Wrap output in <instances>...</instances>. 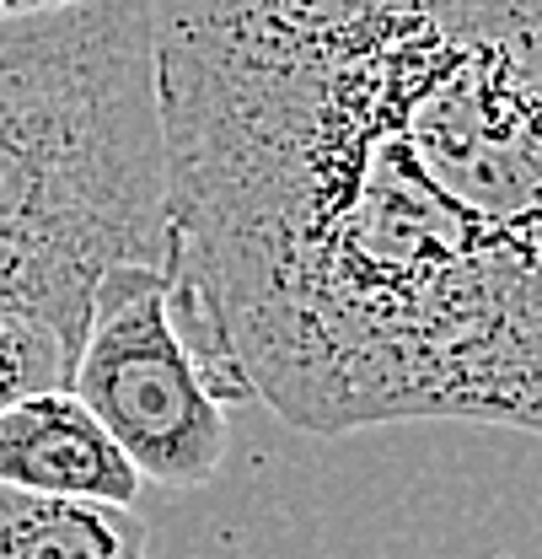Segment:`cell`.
Here are the masks:
<instances>
[{
  "mask_svg": "<svg viewBox=\"0 0 542 559\" xmlns=\"http://www.w3.org/2000/svg\"><path fill=\"white\" fill-rule=\"evenodd\" d=\"M172 318L306 436L542 430V0H150Z\"/></svg>",
  "mask_w": 542,
  "mask_h": 559,
  "instance_id": "6da1fadb",
  "label": "cell"
},
{
  "mask_svg": "<svg viewBox=\"0 0 542 559\" xmlns=\"http://www.w3.org/2000/svg\"><path fill=\"white\" fill-rule=\"evenodd\" d=\"M150 0L0 16V307L81 349L113 264H167Z\"/></svg>",
  "mask_w": 542,
  "mask_h": 559,
  "instance_id": "7a4b0ae2",
  "label": "cell"
},
{
  "mask_svg": "<svg viewBox=\"0 0 542 559\" xmlns=\"http://www.w3.org/2000/svg\"><path fill=\"white\" fill-rule=\"evenodd\" d=\"M70 393L119 441L145 485L200 489L220 474L231 425L172 318L167 264H113L92 290Z\"/></svg>",
  "mask_w": 542,
  "mask_h": 559,
  "instance_id": "3957f363",
  "label": "cell"
},
{
  "mask_svg": "<svg viewBox=\"0 0 542 559\" xmlns=\"http://www.w3.org/2000/svg\"><path fill=\"white\" fill-rule=\"evenodd\" d=\"M0 485L135 506L145 479L70 388H44L0 409Z\"/></svg>",
  "mask_w": 542,
  "mask_h": 559,
  "instance_id": "277c9868",
  "label": "cell"
},
{
  "mask_svg": "<svg viewBox=\"0 0 542 559\" xmlns=\"http://www.w3.org/2000/svg\"><path fill=\"white\" fill-rule=\"evenodd\" d=\"M0 559H150L135 506L0 485Z\"/></svg>",
  "mask_w": 542,
  "mask_h": 559,
  "instance_id": "5b68a950",
  "label": "cell"
},
{
  "mask_svg": "<svg viewBox=\"0 0 542 559\" xmlns=\"http://www.w3.org/2000/svg\"><path fill=\"white\" fill-rule=\"evenodd\" d=\"M70 371H75V349L44 318L22 307H0V409L44 388H70Z\"/></svg>",
  "mask_w": 542,
  "mask_h": 559,
  "instance_id": "8992f818",
  "label": "cell"
},
{
  "mask_svg": "<svg viewBox=\"0 0 542 559\" xmlns=\"http://www.w3.org/2000/svg\"><path fill=\"white\" fill-rule=\"evenodd\" d=\"M60 5H86V0H0V16H33V11H60Z\"/></svg>",
  "mask_w": 542,
  "mask_h": 559,
  "instance_id": "52a82bcc",
  "label": "cell"
}]
</instances>
